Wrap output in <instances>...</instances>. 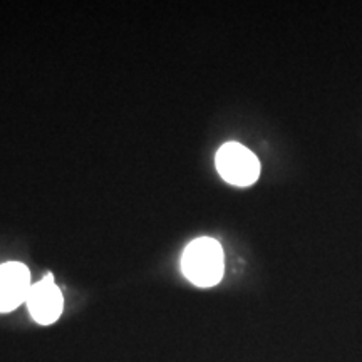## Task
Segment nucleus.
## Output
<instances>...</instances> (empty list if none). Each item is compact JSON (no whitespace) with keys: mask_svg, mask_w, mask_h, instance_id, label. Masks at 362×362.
Returning <instances> with one entry per match:
<instances>
[{"mask_svg":"<svg viewBox=\"0 0 362 362\" xmlns=\"http://www.w3.org/2000/svg\"><path fill=\"white\" fill-rule=\"evenodd\" d=\"M30 287V272L24 264L6 262L0 265V314L25 304Z\"/></svg>","mask_w":362,"mask_h":362,"instance_id":"nucleus-4","label":"nucleus"},{"mask_svg":"<svg viewBox=\"0 0 362 362\" xmlns=\"http://www.w3.org/2000/svg\"><path fill=\"white\" fill-rule=\"evenodd\" d=\"M216 170L226 183L250 187L260 176V161L250 149L240 143H226L215 158Z\"/></svg>","mask_w":362,"mask_h":362,"instance_id":"nucleus-2","label":"nucleus"},{"mask_svg":"<svg viewBox=\"0 0 362 362\" xmlns=\"http://www.w3.org/2000/svg\"><path fill=\"white\" fill-rule=\"evenodd\" d=\"M25 304L37 324L51 325L56 322L64 310V297L54 282L52 274H47L40 282L30 287Z\"/></svg>","mask_w":362,"mask_h":362,"instance_id":"nucleus-3","label":"nucleus"},{"mask_svg":"<svg viewBox=\"0 0 362 362\" xmlns=\"http://www.w3.org/2000/svg\"><path fill=\"white\" fill-rule=\"evenodd\" d=\"M181 270L197 287H214L223 279L225 253L215 238L193 240L181 255Z\"/></svg>","mask_w":362,"mask_h":362,"instance_id":"nucleus-1","label":"nucleus"}]
</instances>
